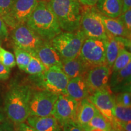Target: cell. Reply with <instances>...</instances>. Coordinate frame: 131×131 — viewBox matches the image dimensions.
Returning a JSON list of instances; mask_svg holds the SVG:
<instances>
[{
    "instance_id": "obj_16",
    "label": "cell",
    "mask_w": 131,
    "mask_h": 131,
    "mask_svg": "<svg viewBox=\"0 0 131 131\" xmlns=\"http://www.w3.org/2000/svg\"><path fill=\"white\" fill-rule=\"evenodd\" d=\"M131 63L122 69L112 72L110 80V88L114 92L130 91Z\"/></svg>"
},
{
    "instance_id": "obj_19",
    "label": "cell",
    "mask_w": 131,
    "mask_h": 131,
    "mask_svg": "<svg viewBox=\"0 0 131 131\" xmlns=\"http://www.w3.org/2000/svg\"><path fill=\"white\" fill-rule=\"evenodd\" d=\"M26 121L29 125L37 131H60L59 123L53 115L29 116Z\"/></svg>"
},
{
    "instance_id": "obj_18",
    "label": "cell",
    "mask_w": 131,
    "mask_h": 131,
    "mask_svg": "<svg viewBox=\"0 0 131 131\" xmlns=\"http://www.w3.org/2000/svg\"><path fill=\"white\" fill-rule=\"evenodd\" d=\"M61 69L70 79L77 77H86L90 68L78 56L74 58L63 60Z\"/></svg>"
},
{
    "instance_id": "obj_1",
    "label": "cell",
    "mask_w": 131,
    "mask_h": 131,
    "mask_svg": "<svg viewBox=\"0 0 131 131\" xmlns=\"http://www.w3.org/2000/svg\"><path fill=\"white\" fill-rule=\"evenodd\" d=\"M26 24L43 40L50 41L61 33V27L48 1L40 0Z\"/></svg>"
},
{
    "instance_id": "obj_7",
    "label": "cell",
    "mask_w": 131,
    "mask_h": 131,
    "mask_svg": "<svg viewBox=\"0 0 131 131\" xmlns=\"http://www.w3.org/2000/svg\"><path fill=\"white\" fill-rule=\"evenodd\" d=\"M12 32V39L14 46L33 55L43 43V40L27 24L16 26Z\"/></svg>"
},
{
    "instance_id": "obj_4",
    "label": "cell",
    "mask_w": 131,
    "mask_h": 131,
    "mask_svg": "<svg viewBox=\"0 0 131 131\" xmlns=\"http://www.w3.org/2000/svg\"><path fill=\"white\" fill-rule=\"evenodd\" d=\"M86 36L81 29L75 32H62L55 36L50 42L63 60L79 56Z\"/></svg>"
},
{
    "instance_id": "obj_6",
    "label": "cell",
    "mask_w": 131,
    "mask_h": 131,
    "mask_svg": "<svg viewBox=\"0 0 131 131\" xmlns=\"http://www.w3.org/2000/svg\"><path fill=\"white\" fill-rule=\"evenodd\" d=\"M107 42V40L105 39L87 37L82 45L79 56L90 68L106 64Z\"/></svg>"
},
{
    "instance_id": "obj_41",
    "label": "cell",
    "mask_w": 131,
    "mask_h": 131,
    "mask_svg": "<svg viewBox=\"0 0 131 131\" xmlns=\"http://www.w3.org/2000/svg\"><path fill=\"white\" fill-rule=\"evenodd\" d=\"M0 120H1V117H0Z\"/></svg>"
},
{
    "instance_id": "obj_24",
    "label": "cell",
    "mask_w": 131,
    "mask_h": 131,
    "mask_svg": "<svg viewBox=\"0 0 131 131\" xmlns=\"http://www.w3.org/2000/svg\"><path fill=\"white\" fill-rule=\"evenodd\" d=\"M85 126L94 127L104 131H109L112 127L111 122L100 112H98Z\"/></svg>"
},
{
    "instance_id": "obj_9",
    "label": "cell",
    "mask_w": 131,
    "mask_h": 131,
    "mask_svg": "<svg viewBox=\"0 0 131 131\" xmlns=\"http://www.w3.org/2000/svg\"><path fill=\"white\" fill-rule=\"evenodd\" d=\"M40 84L45 90L57 94H66V87L69 78L60 67L46 69L39 75Z\"/></svg>"
},
{
    "instance_id": "obj_39",
    "label": "cell",
    "mask_w": 131,
    "mask_h": 131,
    "mask_svg": "<svg viewBox=\"0 0 131 131\" xmlns=\"http://www.w3.org/2000/svg\"><path fill=\"white\" fill-rule=\"evenodd\" d=\"M83 128L84 130V131H104V130H101V129H99L94 128V127H88V126L83 127Z\"/></svg>"
},
{
    "instance_id": "obj_25",
    "label": "cell",
    "mask_w": 131,
    "mask_h": 131,
    "mask_svg": "<svg viewBox=\"0 0 131 131\" xmlns=\"http://www.w3.org/2000/svg\"><path fill=\"white\" fill-rule=\"evenodd\" d=\"M131 63V54L127 49H122L119 52L117 58L115 60L114 64H113L111 71L116 72L122 69V68Z\"/></svg>"
},
{
    "instance_id": "obj_20",
    "label": "cell",
    "mask_w": 131,
    "mask_h": 131,
    "mask_svg": "<svg viewBox=\"0 0 131 131\" xmlns=\"http://www.w3.org/2000/svg\"><path fill=\"white\" fill-rule=\"evenodd\" d=\"M99 111L88 98H84L78 104L76 122L83 127L88 124Z\"/></svg>"
},
{
    "instance_id": "obj_33",
    "label": "cell",
    "mask_w": 131,
    "mask_h": 131,
    "mask_svg": "<svg viewBox=\"0 0 131 131\" xmlns=\"http://www.w3.org/2000/svg\"><path fill=\"white\" fill-rule=\"evenodd\" d=\"M9 32L6 24L0 17V41L4 40L8 37Z\"/></svg>"
},
{
    "instance_id": "obj_27",
    "label": "cell",
    "mask_w": 131,
    "mask_h": 131,
    "mask_svg": "<svg viewBox=\"0 0 131 131\" xmlns=\"http://www.w3.org/2000/svg\"><path fill=\"white\" fill-rule=\"evenodd\" d=\"M14 53L16 64L21 70L24 71L30 62L31 54L26 50L15 46H14Z\"/></svg>"
},
{
    "instance_id": "obj_26",
    "label": "cell",
    "mask_w": 131,
    "mask_h": 131,
    "mask_svg": "<svg viewBox=\"0 0 131 131\" xmlns=\"http://www.w3.org/2000/svg\"><path fill=\"white\" fill-rule=\"evenodd\" d=\"M46 70V68L40 61V60L34 55H31L30 62L26 67L24 71L29 75L39 76L42 74Z\"/></svg>"
},
{
    "instance_id": "obj_3",
    "label": "cell",
    "mask_w": 131,
    "mask_h": 131,
    "mask_svg": "<svg viewBox=\"0 0 131 131\" xmlns=\"http://www.w3.org/2000/svg\"><path fill=\"white\" fill-rule=\"evenodd\" d=\"M48 4L62 30L75 32L79 30L82 7L78 0H49Z\"/></svg>"
},
{
    "instance_id": "obj_11",
    "label": "cell",
    "mask_w": 131,
    "mask_h": 131,
    "mask_svg": "<svg viewBox=\"0 0 131 131\" xmlns=\"http://www.w3.org/2000/svg\"><path fill=\"white\" fill-rule=\"evenodd\" d=\"M79 103L67 94H59L55 103L52 115L61 124L69 120L76 121Z\"/></svg>"
},
{
    "instance_id": "obj_23",
    "label": "cell",
    "mask_w": 131,
    "mask_h": 131,
    "mask_svg": "<svg viewBox=\"0 0 131 131\" xmlns=\"http://www.w3.org/2000/svg\"><path fill=\"white\" fill-rule=\"evenodd\" d=\"M114 117L115 120L118 123L131 122V107L124 106L115 102L114 106Z\"/></svg>"
},
{
    "instance_id": "obj_12",
    "label": "cell",
    "mask_w": 131,
    "mask_h": 131,
    "mask_svg": "<svg viewBox=\"0 0 131 131\" xmlns=\"http://www.w3.org/2000/svg\"><path fill=\"white\" fill-rule=\"evenodd\" d=\"M111 73V69L106 64L89 69L85 78L90 95L97 91L107 89Z\"/></svg>"
},
{
    "instance_id": "obj_37",
    "label": "cell",
    "mask_w": 131,
    "mask_h": 131,
    "mask_svg": "<svg viewBox=\"0 0 131 131\" xmlns=\"http://www.w3.org/2000/svg\"><path fill=\"white\" fill-rule=\"evenodd\" d=\"M122 13L127 10L131 9V0H122Z\"/></svg>"
},
{
    "instance_id": "obj_29",
    "label": "cell",
    "mask_w": 131,
    "mask_h": 131,
    "mask_svg": "<svg viewBox=\"0 0 131 131\" xmlns=\"http://www.w3.org/2000/svg\"><path fill=\"white\" fill-rule=\"evenodd\" d=\"M116 103L127 107H131L130 91H125L119 92L114 98Z\"/></svg>"
},
{
    "instance_id": "obj_5",
    "label": "cell",
    "mask_w": 131,
    "mask_h": 131,
    "mask_svg": "<svg viewBox=\"0 0 131 131\" xmlns=\"http://www.w3.org/2000/svg\"><path fill=\"white\" fill-rule=\"evenodd\" d=\"M85 7L82 9L80 29L86 37L107 40L108 32L101 18V14L94 6Z\"/></svg>"
},
{
    "instance_id": "obj_21",
    "label": "cell",
    "mask_w": 131,
    "mask_h": 131,
    "mask_svg": "<svg viewBox=\"0 0 131 131\" xmlns=\"http://www.w3.org/2000/svg\"><path fill=\"white\" fill-rule=\"evenodd\" d=\"M96 6L101 15L109 18H117L122 13V0H98Z\"/></svg>"
},
{
    "instance_id": "obj_40",
    "label": "cell",
    "mask_w": 131,
    "mask_h": 131,
    "mask_svg": "<svg viewBox=\"0 0 131 131\" xmlns=\"http://www.w3.org/2000/svg\"><path fill=\"white\" fill-rule=\"evenodd\" d=\"M109 131H122L119 127H112Z\"/></svg>"
},
{
    "instance_id": "obj_34",
    "label": "cell",
    "mask_w": 131,
    "mask_h": 131,
    "mask_svg": "<svg viewBox=\"0 0 131 131\" xmlns=\"http://www.w3.org/2000/svg\"><path fill=\"white\" fill-rule=\"evenodd\" d=\"M10 69L0 62V79L7 80L9 77Z\"/></svg>"
},
{
    "instance_id": "obj_36",
    "label": "cell",
    "mask_w": 131,
    "mask_h": 131,
    "mask_svg": "<svg viewBox=\"0 0 131 131\" xmlns=\"http://www.w3.org/2000/svg\"><path fill=\"white\" fill-rule=\"evenodd\" d=\"M80 4L85 6H95L98 0H78Z\"/></svg>"
},
{
    "instance_id": "obj_35",
    "label": "cell",
    "mask_w": 131,
    "mask_h": 131,
    "mask_svg": "<svg viewBox=\"0 0 131 131\" xmlns=\"http://www.w3.org/2000/svg\"><path fill=\"white\" fill-rule=\"evenodd\" d=\"M18 125V126L15 131H37L28 124H26L24 123H21Z\"/></svg>"
},
{
    "instance_id": "obj_22",
    "label": "cell",
    "mask_w": 131,
    "mask_h": 131,
    "mask_svg": "<svg viewBox=\"0 0 131 131\" xmlns=\"http://www.w3.org/2000/svg\"><path fill=\"white\" fill-rule=\"evenodd\" d=\"M101 18L107 32L114 37H123L130 39L129 32L119 18H112L101 15Z\"/></svg>"
},
{
    "instance_id": "obj_14",
    "label": "cell",
    "mask_w": 131,
    "mask_h": 131,
    "mask_svg": "<svg viewBox=\"0 0 131 131\" xmlns=\"http://www.w3.org/2000/svg\"><path fill=\"white\" fill-rule=\"evenodd\" d=\"M33 55L38 58L46 69L52 67L61 68L63 59L50 41H45Z\"/></svg>"
},
{
    "instance_id": "obj_28",
    "label": "cell",
    "mask_w": 131,
    "mask_h": 131,
    "mask_svg": "<svg viewBox=\"0 0 131 131\" xmlns=\"http://www.w3.org/2000/svg\"><path fill=\"white\" fill-rule=\"evenodd\" d=\"M0 62L8 68H14L16 66L15 59L12 53L5 50L0 46Z\"/></svg>"
},
{
    "instance_id": "obj_32",
    "label": "cell",
    "mask_w": 131,
    "mask_h": 131,
    "mask_svg": "<svg viewBox=\"0 0 131 131\" xmlns=\"http://www.w3.org/2000/svg\"><path fill=\"white\" fill-rule=\"evenodd\" d=\"M118 18L126 27L127 30L131 32V9L122 13Z\"/></svg>"
},
{
    "instance_id": "obj_13",
    "label": "cell",
    "mask_w": 131,
    "mask_h": 131,
    "mask_svg": "<svg viewBox=\"0 0 131 131\" xmlns=\"http://www.w3.org/2000/svg\"><path fill=\"white\" fill-rule=\"evenodd\" d=\"M88 98L111 123L114 122V110L115 102L109 89L95 92Z\"/></svg>"
},
{
    "instance_id": "obj_2",
    "label": "cell",
    "mask_w": 131,
    "mask_h": 131,
    "mask_svg": "<svg viewBox=\"0 0 131 131\" xmlns=\"http://www.w3.org/2000/svg\"><path fill=\"white\" fill-rule=\"evenodd\" d=\"M32 91L28 86H15L7 93L5 111L15 124L24 123L29 116V102Z\"/></svg>"
},
{
    "instance_id": "obj_10",
    "label": "cell",
    "mask_w": 131,
    "mask_h": 131,
    "mask_svg": "<svg viewBox=\"0 0 131 131\" xmlns=\"http://www.w3.org/2000/svg\"><path fill=\"white\" fill-rule=\"evenodd\" d=\"M38 2V0H16L9 12L2 19L12 29L19 24H26Z\"/></svg>"
},
{
    "instance_id": "obj_30",
    "label": "cell",
    "mask_w": 131,
    "mask_h": 131,
    "mask_svg": "<svg viewBox=\"0 0 131 131\" xmlns=\"http://www.w3.org/2000/svg\"><path fill=\"white\" fill-rule=\"evenodd\" d=\"M16 0H0V17L4 18L7 15Z\"/></svg>"
},
{
    "instance_id": "obj_17",
    "label": "cell",
    "mask_w": 131,
    "mask_h": 131,
    "mask_svg": "<svg viewBox=\"0 0 131 131\" xmlns=\"http://www.w3.org/2000/svg\"><path fill=\"white\" fill-rule=\"evenodd\" d=\"M66 94L78 102L89 97V92L85 77H77L69 80Z\"/></svg>"
},
{
    "instance_id": "obj_15",
    "label": "cell",
    "mask_w": 131,
    "mask_h": 131,
    "mask_svg": "<svg viewBox=\"0 0 131 131\" xmlns=\"http://www.w3.org/2000/svg\"><path fill=\"white\" fill-rule=\"evenodd\" d=\"M130 39L114 37L108 33L106 51V64L111 69L120 50L126 49V47L130 48Z\"/></svg>"
},
{
    "instance_id": "obj_38",
    "label": "cell",
    "mask_w": 131,
    "mask_h": 131,
    "mask_svg": "<svg viewBox=\"0 0 131 131\" xmlns=\"http://www.w3.org/2000/svg\"><path fill=\"white\" fill-rule=\"evenodd\" d=\"M0 131H14L9 124H4L0 127Z\"/></svg>"
},
{
    "instance_id": "obj_8",
    "label": "cell",
    "mask_w": 131,
    "mask_h": 131,
    "mask_svg": "<svg viewBox=\"0 0 131 131\" xmlns=\"http://www.w3.org/2000/svg\"><path fill=\"white\" fill-rule=\"evenodd\" d=\"M58 95V94L45 89L32 93L29 102V116L52 115Z\"/></svg>"
},
{
    "instance_id": "obj_31",
    "label": "cell",
    "mask_w": 131,
    "mask_h": 131,
    "mask_svg": "<svg viewBox=\"0 0 131 131\" xmlns=\"http://www.w3.org/2000/svg\"><path fill=\"white\" fill-rule=\"evenodd\" d=\"M63 131H84L83 127L75 120H69L61 124Z\"/></svg>"
}]
</instances>
